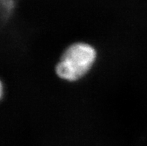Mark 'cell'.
<instances>
[{"label":"cell","instance_id":"cell-1","mask_svg":"<svg viewBox=\"0 0 147 146\" xmlns=\"http://www.w3.org/2000/svg\"><path fill=\"white\" fill-rule=\"evenodd\" d=\"M98 57V51L91 43L74 42L63 51L55 66V73L63 81L77 82L90 72Z\"/></svg>","mask_w":147,"mask_h":146},{"label":"cell","instance_id":"cell-2","mask_svg":"<svg viewBox=\"0 0 147 146\" xmlns=\"http://www.w3.org/2000/svg\"><path fill=\"white\" fill-rule=\"evenodd\" d=\"M17 0H0V22L6 20L14 9Z\"/></svg>","mask_w":147,"mask_h":146},{"label":"cell","instance_id":"cell-3","mask_svg":"<svg viewBox=\"0 0 147 146\" xmlns=\"http://www.w3.org/2000/svg\"><path fill=\"white\" fill-rule=\"evenodd\" d=\"M4 93H5V89H4V85L2 81L0 80V101L2 99L4 96Z\"/></svg>","mask_w":147,"mask_h":146}]
</instances>
